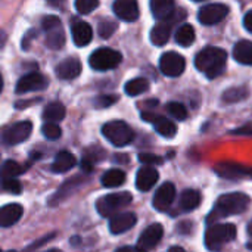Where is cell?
Returning a JSON list of instances; mask_svg holds the SVG:
<instances>
[{"label": "cell", "mask_w": 252, "mask_h": 252, "mask_svg": "<svg viewBox=\"0 0 252 252\" xmlns=\"http://www.w3.org/2000/svg\"><path fill=\"white\" fill-rule=\"evenodd\" d=\"M32 131V124L30 121H21L10 127H7L1 133V142L6 146H15L25 142Z\"/></svg>", "instance_id": "obj_7"}, {"label": "cell", "mask_w": 252, "mask_h": 252, "mask_svg": "<svg viewBox=\"0 0 252 252\" xmlns=\"http://www.w3.org/2000/svg\"><path fill=\"white\" fill-rule=\"evenodd\" d=\"M1 90H3V77L0 74V93H1Z\"/></svg>", "instance_id": "obj_46"}, {"label": "cell", "mask_w": 252, "mask_h": 252, "mask_svg": "<svg viewBox=\"0 0 252 252\" xmlns=\"http://www.w3.org/2000/svg\"><path fill=\"white\" fill-rule=\"evenodd\" d=\"M74 165H75V157L68 151H61L52 164V171L62 174V173L69 171Z\"/></svg>", "instance_id": "obj_22"}, {"label": "cell", "mask_w": 252, "mask_h": 252, "mask_svg": "<svg viewBox=\"0 0 252 252\" xmlns=\"http://www.w3.org/2000/svg\"><path fill=\"white\" fill-rule=\"evenodd\" d=\"M201 193L195 189H186L182 196H180V208L185 211H190L195 210L201 205Z\"/></svg>", "instance_id": "obj_26"}, {"label": "cell", "mask_w": 252, "mask_h": 252, "mask_svg": "<svg viewBox=\"0 0 252 252\" xmlns=\"http://www.w3.org/2000/svg\"><path fill=\"white\" fill-rule=\"evenodd\" d=\"M22 207L18 204H9L0 208V227H10L22 217Z\"/></svg>", "instance_id": "obj_20"}, {"label": "cell", "mask_w": 252, "mask_h": 252, "mask_svg": "<svg viewBox=\"0 0 252 252\" xmlns=\"http://www.w3.org/2000/svg\"><path fill=\"white\" fill-rule=\"evenodd\" d=\"M139 159H140V162H143L148 167H152L155 164H161L162 162V158H159V157H157L154 154H140Z\"/></svg>", "instance_id": "obj_40"}, {"label": "cell", "mask_w": 252, "mask_h": 252, "mask_svg": "<svg viewBox=\"0 0 252 252\" xmlns=\"http://www.w3.org/2000/svg\"><path fill=\"white\" fill-rule=\"evenodd\" d=\"M167 111H168V114H170L173 118H176V120H179V121H185V120L188 118V109H186V106H185L183 103H180V102H170V103L167 105Z\"/></svg>", "instance_id": "obj_33"}, {"label": "cell", "mask_w": 252, "mask_h": 252, "mask_svg": "<svg viewBox=\"0 0 252 252\" xmlns=\"http://www.w3.org/2000/svg\"><path fill=\"white\" fill-rule=\"evenodd\" d=\"M176 41L183 47H189L195 41V30H193V27L189 25V24L182 25L176 32Z\"/></svg>", "instance_id": "obj_29"}, {"label": "cell", "mask_w": 252, "mask_h": 252, "mask_svg": "<svg viewBox=\"0 0 252 252\" xmlns=\"http://www.w3.org/2000/svg\"><path fill=\"white\" fill-rule=\"evenodd\" d=\"M6 40H7V34H6L3 30H0V50H1L3 46L6 44Z\"/></svg>", "instance_id": "obj_42"}, {"label": "cell", "mask_w": 252, "mask_h": 252, "mask_svg": "<svg viewBox=\"0 0 252 252\" xmlns=\"http://www.w3.org/2000/svg\"><path fill=\"white\" fill-rule=\"evenodd\" d=\"M236 226L227 223H214L205 232V245L210 251H221L223 247L236 238Z\"/></svg>", "instance_id": "obj_3"}, {"label": "cell", "mask_w": 252, "mask_h": 252, "mask_svg": "<svg viewBox=\"0 0 252 252\" xmlns=\"http://www.w3.org/2000/svg\"><path fill=\"white\" fill-rule=\"evenodd\" d=\"M112 9L114 13L126 22H134L139 18V4L134 0H117Z\"/></svg>", "instance_id": "obj_14"}, {"label": "cell", "mask_w": 252, "mask_h": 252, "mask_svg": "<svg viewBox=\"0 0 252 252\" xmlns=\"http://www.w3.org/2000/svg\"><path fill=\"white\" fill-rule=\"evenodd\" d=\"M248 235L252 238V221L248 224Z\"/></svg>", "instance_id": "obj_45"}, {"label": "cell", "mask_w": 252, "mask_h": 252, "mask_svg": "<svg viewBox=\"0 0 252 252\" xmlns=\"http://www.w3.org/2000/svg\"><path fill=\"white\" fill-rule=\"evenodd\" d=\"M115 252H136V250L131 248V247H121V248H118Z\"/></svg>", "instance_id": "obj_43"}, {"label": "cell", "mask_w": 252, "mask_h": 252, "mask_svg": "<svg viewBox=\"0 0 252 252\" xmlns=\"http://www.w3.org/2000/svg\"><path fill=\"white\" fill-rule=\"evenodd\" d=\"M123 61V55L111 47H100L90 55L89 63L96 71H109L117 68Z\"/></svg>", "instance_id": "obj_6"}, {"label": "cell", "mask_w": 252, "mask_h": 252, "mask_svg": "<svg viewBox=\"0 0 252 252\" xmlns=\"http://www.w3.org/2000/svg\"><path fill=\"white\" fill-rule=\"evenodd\" d=\"M46 252H61L59 250H49V251H46Z\"/></svg>", "instance_id": "obj_47"}, {"label": "cell", "mask_w": 252, "mask_h": 252, "mask_svg": "<svg viewBox=\"0 0 252 252\" xmlns=\"http://www.w3.org/2000/svg\"><path fill=\"white\" fill-rule=\"evenodd\" d=\"M149 89V83H148V80L146 78H134V80H130L127 84H126V87H124V90H126V93L128 94V96H139V94H142L143 92H146Z\"/></svg>", "instance_id": "obj_30"}, {"label": "cell", "mask_w": 252, "mask_h": 252, "mask_svg": "<svg viewBox=\"0 0 252 252\" xmlns=\"http://www.w3.org/2000/svg\"><path fill=\"white\" fill-rule=\"evenodd\" d=\"M142 120L146 121V123H151L155 127L157 133L161 134L162 137L170 139V137H174L176 133H177L176 124L173 121H170V120L158 115V114H154V112H142Z\"/></svg>", "instance_id": "obj_10"}, {"label": "cell", "mask_w": 252, "mask_h": 252, "mask_svg": "<svg viewBox=\"0 0 252 252\" xmlns=\"http://www.w3.org/2000/svg\"><path fill=\"white\" fill-rule=\"evenodd\" d=\"M250 96V90L247 87H233L223 93L224 102H239L242 99H247Z\"/></svg>", "instance_id": "obj_32"}, {"label": "cell", "mask_w": 252, "mask_h": 252, "mask_svg": "<svg viewBox=\"0 0 252 252\" xmlns=\"http://www.w3.org/2000/svg\"><path fill=\"white\" fill-rule=\"evenodd\" d=\"M233 58L242 65H252V41L242 40L233 49Z\"/></svg>", "instance_id": "obj_25"}, {"label": "cell", "mask_w": 252, "mask_h": 252, "mask_svg": "<svg viewBox=\"0 0 252 252\" xmlns=\"http://www.w3.org/2000/svg\"><path fill=\"white\" fill-rule=\"evenodd\" d=\"M81 74V62L77 58H66L56 66V75L61 80H74Z\"/></svg>", "instance_id": "obj_18"}, {"label": "cell", "mask_w": 252, "mask_h": 252, "mask_svg": "<svg viewBox=\"0 0 252 252\" xmlns=\"http://www.w3.org/2000/svg\"><path fill=\"white\" fill-rule=\"evenodd\" d=\"M24 171V168L21 167V164H18L16 161H6L1 168H0V180H9V179H15L16 176H19Z\"/></svg>", "instance_id": "obj_31"}, {"label": "cell", "mask_w": 252, "mask_h": 252, "mask_svg": "<svg viewBox=\"0 0 252 252\" xmlns=\"http://www.w3.org/2000/svg\"><path fill=\"white\" fill-rule=\"evenodd\" d=\"M65 114H66V109L62 102H50L43 111V118L46 120V123L58 124L59 121L65 118Z\"/></svg>", "instance_id": "obj_24"}, {"label": "cell", "mask_w": 252, "mask_h": 252, "mask_svg": "<svg viewBox=\"0 0 252 252\" xmlns=\"http://www.w3.org/2000/svg\"><path fill=\"white\" fill-rule=\"evenodd\" d=\"M118 100L115 94H100L94 99V106L96 108H109Z\"/></svg>", "instance_id": "obj_38"}, {"label": "cell", "mask_w": 252, "mask_h": 252, "mask_svg": "<svg viewBox=\"0 0 252 252\" xmlns=\"http://www.w3.org/2000/svg\"><path fill=\"white\" fill-rule=\"evenodd\" d=\"M158 179H159L158 171H157L154 167L145 165V167H142V168L137 171L136 186H137V189H139L140 192H148V190H151V189L157 185Z\"/></svg>", "instance_id": "obj_17"}, {"label": "cell", "mask_w": 252, "mask_h": 252, "mask_svg": "<svg viewBox=\"0 0 252 252\" xmlns=\"http://www.w3.org/2000/svg\"><path fill=\"white\" fill-rule=\"evenodd\" d=\"M131 201H133V196L128 192L111 193V195H106V196H102L97 199L96 210L102 217H114V216H117V211L130 205Z\"/></svg>", "instance_id": "obj_5"}, {"label": "cell", "mask_w": 252, "mask_h": 252, "mask_svg": "<svg viewBox=\"0 0 252 252\" xmlns=\"http://www.w3.org/2000/svg\"><path fill=\"white\" fill-rule=\"evenodd\" d=\"M174 198H176V188H174V185L173 183H164L155 192L154 208L158 210V211H167L171 207Z\"/></svg>", "instance_id": "obj_13"}, {"label": "cell", "mask_w": 252, "mask_h": 252, "mask_svg": "<svg viewBox=\"0 0 252 252\" xmlns=\"http://www.w3.org/2000/svg\"><path fill=\"white\" fill-rule=\"evenodd\" d=\"M136 250V252H146V251H143V250H139V248H134Z\"/></svg>", "instance_id": "obj_48"}, {"label": "cell", "mask_w": 252, "mask_h": 252, "mask_svg": "<svg viewBox=\"0 0 252 252\" xmlns=\"http://www.w3.org/2000/svg\"><path fill=\"white\" fill-rule=\"evenodd\" d=\"M171 27H173V22H168V21H164L162 24L155 25L151 31V41L155 46H164L171 35Z\"/></svg>", "instance_id": "obj_23"}, {"label": "cell", "mask_w": 252, "mask_h": 252, "mask_svg": "<svg viewBox=\"0 0 252 252\" xmlns=\"http://www.w3.org/2000/svg\"><path fill=\"white\" fill-rule=\"evenodd\" d=\"M41 133L46 139H50V140H55V139H59L61 134H62V130L58 124H53V123H46L43 127H41Z\"/></svg>", "instance_id": "obj_35"}, {"label": "cell", "mask_w": 252, "mask_h": 252, "mask_svg": "<svg viewBox=\"0 0 252 252\" xmlns=\"http://www.w3.org/2000/svg\"><path fill=\"white\" fill-rule=\"evenodd\" d=\"M226 62H227L226 50L220 47H214V46L202 49L195 58L196 68L208 78L219 77L224 71Z\"/></svg>", "instance_id": "obj_2"}, {"label": "cell", "mask_w": 252, "mask_h": 252, "mask_svg": "<svg viewBox=\"0 0 252 252\" xmlns=\"http://www.w3.org/2000/svg\"><path fill=\"white\" fill-rule=\"evenodd\" d=\"M1 188L6 192H10L12 195H19L22 192V185L16 179H9V180H0Z\"/></svg>", "instance_id": "obj_37"}, {"label": "cell", "mask_w": 252, "mask_h": 252, "mask_svg": "<svg viewBox=\"0 0 252 252\" xmlns=\"http://www.w3.org/2000/svg\"><path fill=\"white\" fill-rule=\"evenodd\" d=\"M46 34H47L46 35V46L49 49L59 50V49L63 47V44H65V32L62 30V25H59V27L47 31Z\"/></svg>", "instance_id": "obj_27"}, {"label": "cell", "mask_w": 252, "mask_h": 252, "mask_svg": "<svg viewBox=\"0 0 252 252\" xmlns=\"http://www.w3.org/2000/svg\"><path fill=\"white\" fill-rule=\"evenodd\" d=\"M0 252H3V251H0ZM9 252H15V251H9Z\"/></svg>", "instance_id": "obj_49"}, {"label": "cell", "mask_w": 252, "mask_h": 252, "mask_svg": "<svg viewBox=\"0 0 252 252\" xmlns=\"http://www.w3.org/2000/svg\"><path fill=\"white\" fill-rule=\"evenodd\" d=\"M185 68H186V59L176 52L164 53L159 59V69L162 71V74L168 77L182 75Z\"/></svg>", "instance_id": "obj_8"}, {"label": "cell", "mask_w": 252, "mask_h": 252, "mask_svg": "<svg viewBox=\"0 0 252 252\" xmlns=\"http://www.w3.org/2000/svg\"><path fill=\"white\" fill-rule=\"evenodd\" d=\"M168 252H186L182 247H173V248H170Z\"/></svg>", "instance_id": "obj_44"}, {"label": "cell", "mask_w": 252, "mask_h": 252, "mask_svg": "<svg viewBox=\"0 0 252 252\" xmlns=\"http://www.w3.org/2000/svg\"><path fill=\"white\" fill-rule=\"evenodd\" d=\"M71 34H72V40L74 44L78 47L87 46L92 38H93V30L92 27L84 22V21H77L72 27H71Z\"/></svg>", "instance_id": "obj_19"}, {"label": "cell", "mask_w": 252, "mask_h": 252, "mask_svg": "<svg viewBox=\"0 0 252 252\" xmlns=\"http://www.w3.org/2000/svg\"><path fill=\"white\" fill-rule=\"evenodd\" d=\"M250 196L245 195V193H226V195H221L217 202H216V207L214 210L211 211L210 217H208V221L211 224H214V221L217 223L219 219H223V217H230V216H238V214H242L247 211V208L250 207Z\"/></svg>", "instance_id": "obj_1"}, {"label": "cell", "mask_w": 252, "mask_h": 252, "mask_svg": "<svg viewBox=\"0 0 252 252\" xmlns=\"http://www.w3.org/2000/svg\"><path fill=\"white\" fill-rule=\"evenodd\" d=\"M244 25H245V28L252 32V10H250L247 15H245V18H244Z\"/></svg>", "instance_id": "obj_41"}, {"label": "cell", "mask_w": 252, "mask_h": 252, "mask_svg": "<svg viewBox=\"0 0 252 252\" xmlns=\"http://www.w3.org/2000/svg\"><path fill=\"white\" fill-rule=\"evenodd\" d=\"M174 9H176V4L173 0H152L151 1L152 15L161 21H167L168 18H171L174 15Z\"/></svg>", "instance_id": "obj_21"}, {"label": "cell", "mask_w": 252, "mask_h": 252, "mask_svg": "<svg viewBox=\"0 0 252 252\" xmlns=\"http://www.w3.org/2000/svg\"><path fill=\"white\" fill-rule=\"evenodd\" d=\"M137 223V217L133 213H118L109 221V230L114 235H121L130 230Z\"/></svg>", "instance_id": "obj_16"}, {"label": "cell", "mask_w": 252, "mask_h": 252, "mask_svg": "<svg viewBox=\"0 0 252 252\" xmlns=\"http://www.w3.org/2000/svg\"><path fill=\"white\" fill-rule=\"evenodd\" d=\"M59 25H62V24H61V19L56 15H47L41 21V27H43V30L46 32L53 30V28H56V27H59Z\"/></svg>", "instance_id": "obj_39"}, {"label": "cell", "mask_w": 252, "mask_h": 252, "mask_svg": "<svg viewBox=\"0 0 252 252\" xmlns=\"http://www.w3.org/2000/svg\"><path fill=\"white\" fill-rule=\"evenodd\" d=\"M162 236H164V227L159 223H154V224H151L149 227H146L143 230V233L139 238V242H137L136 248L148 252L149 250H152L155 245H158V242L162 239Z\"/></svg>", "instance_id": "obj_12"}, {"label": "cell", "mask_w": 252, "mask_h": 252, "mask_svg": "<svg viewBox=\"0 0 252 252\" xmlns=\"http://www.w3.org/2000/svg\"><path fill=\"white\" fill-rule=\"evenodd\" d=\"M124 182H126V173L118 168H112L102 176V185L105 188H118Z\"/></svg>", "instance_id": "obj_28"}, {"label": "cell", "mask_w": 252, "mask_h": 252, "mask_svg": "<svg viewBox=\"0 0 252 252\" xmlns=\"http://www.w3.org/2000/svg\"><path fill=\"white\" fill-rule=\"evenodd\" d=\"M46 87H47V78L44 75H41L40 72H30V74L24 75L22 78H19L15 92L18 94H24L28 92L44 90Z\"/></svg>", "instance_id": "obj_11"}, {"label": "cell", "mask_w": 252, "mask_h": 252, "mask_svg": "<svg viewBox=\"0 0 252 252\" xmlns=\"http://www.w3.org/2000/svg\"><path fill=\"white\" fill-rule=\"evenodd\" d=\"M97 6H99L97 0H77L75 1V9L81 15H87V13L93 12Z\"/></svg>", "instance_id": "obj_36"}, {"label": "cell", "mask_w": 252, "mask_h": 252, "mask_svg": "<svg viewBox=\"0 0 252 252\" xmlns=\"http://www.w3.org/2000/svg\"><path fill=\"white\" fill-rule=\"evenodd\" d=\"M117 28H118V24H115L114 21L106 19V21H103V22L99 24L97 31H99V35H100L102 38H109V37L117 31Z\"/></svg>", "instance_id": "obj_34"}, {"label": "cell", "mask_w": 252, "mask_h": 252, "mask_svg": "<svg viewBox=\"0 0 252 252\" xmlns=\"http://www.w3.org/2000/svg\"><path fill=\"white\" fill-rule=\"evenodd\" d=\"M229 13V7L221 3H211L204 7H201L198 13V19L204 25H214L223 21Z\"/></svg>", "instance_id": "obj_9"}, {"label": "cell", "mask_w": 252, "mask_h": 252, "mask_svg": "<svg viewBox=\"0 0 252 252\" xmlns=\"http://www.w3.org/2000/svg\"><path fill=\"white\" fill-rule=\"evenodd\" d=\"M216 171L224 179H239V177H252V168L236 162H220L216 165Z\"/></svg>", "instance_id": "obj_15"}, {"label": "cell", "mask_w": 252, "mask_h": 252, "mask_svg": "<svg viewBox=\"0 0 252 252\" xmlns=\"http://www.w3.org/2000/svg\"><path fill=\"white\" fill-rule=\"evenodd\" d=\"M102 134L117 148L127 146L134 139V131L124 121H109L102 127Z\"/></svg>", "instance_id": "obj_4"}]
</instances>
